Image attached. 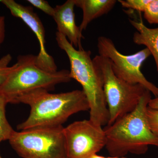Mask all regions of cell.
<instances>
[{"mask_svg":"<svg viewBox=\"0 0 158 158\" xmlns=\"http://www.w3.org/2000/svg\"><path fill=\"white\" fill-rule=\"evenodd\" d=\"M0 2L9 9L13 16L22 20L37 37L40 47V51L36 59L37 65L49 72L57 71V67L53 58L49 55L46 50L45 29L41 20L34 12L33 8L23 6L14 0H0Z\"/></svg>","mask_w":158,"mask_h":158,"instance_id":"obj_9","label":"cell"},{"mask_svg":"<svg viewBox=\"0 0 158 158\" xmlns=\"http://www.w3.org/2000/svg\"><path fill=\"white\" fill-rule=\"evenodd\" d=\"M93 60L102 76L109 114L107 125H110L133 112L147 89L140 84H130L116 77L106 58L97 55Z\"/></svg>","mask_w":158,"mask_h":158,"instance_id":"obj_5","label":"cell"},{"mask_svg":"<svg viewBox=\"0 0 158 158\" xmlns=\"http://www.w3.org/2000/svg\"><path fill=\"white\" fill-rule=\"evenodd\" d=\"M11 60L12 56L9 54L5 55L0 59V85L6 81L9 73L14 68V65L9 66Z\"/></svg>","mask_w":158,"mask_h":158,"instance_id":"obj_15","label":"cell"},{"mask_svg":"<svg viewBox=\"0 0 158 158\" xmlns=\"http://www.w3.org/2000/svg\"><path fill=\"white\" fill-rule=\"evenodd\" d=\"M146 115L150 128L158 137V110L148 106Z\"/></svg>","mask_w":158,"mask_h":158,"instance_id":"obj_17","label":"cell"},{"mask_svg":"<svg viewBox=\"0 0 158 158\" xmlns=\"http://www.w3.org/2000/svg\"><path fill=\"white\" fill-rule=\"evenodd\" d=\"M143 12L148 22L158 24V0H151Z\"/></svg>","mask_w":158,"mask_h":158,"instance_id":"obj_14","label":"cell"},{"mask_svg":"<svg viewBox=\"0 0 158 158\" xmlns=\"http://www.w3.org/2000/svg\"><path fill=\"white\" fill-rule=\"evenodd\" d=\"M151 99V93L146 90L133 112L104 127L106 139L105 147L111 156L144 154L150 145L158 148V137L150 128L146 115Z\"/></svg>","mask_w":158,"mask_h":158,"instance_id":"obj_2","label":"cell"},{"mask_svg":"<svg viewBox=\"0 0 158 158\" xmlns=\"http://www.w3.org/2000/svg\"><path fill=\"white\" fill-rule=\"evenodd\" d=\"M68 158H85L106 146L104 128L88 120L75 121L64 128Z\"/></svg>","mask_w":158,"mask_h":158,"instance_id":"obj_8","label":"cell"},{"mask_svg":"<svg viewBox=\"0 0 158 158\" xmlns=\"http://www.w3.org/2000/svg\"><path fill=\"white\" fill-rule=\"evenodd\" d=\"M27 2L48 15L52 17L53 16L55 9L49 5L47 1L44 0H27Z\"/></svg>","mask_w":158,"mask_h":158,"instance_id":"obj_18","label":"cell"},{"mask_svg":"<svg viewBox=\"0 0 158 158\" xmlns=\"http://www.w3.org/2000/svg\"><path fill=\"white\" fill-rule=\"evenodd\" d=\"M97 47L98 55L109 60L116 77L130 84H140L155 97H158V87L149 81L141 71L142 64L151 55L148 49L132 55H124L117 50L112 40L104 36L98 37Z\"/></svg>","mask_w":158,"mask_h":158,"instance_id":"obj_7","label":"cell"},{"mask_svg":"<svg viewBox=\"0 0 158 158\" xmlns=\"http://www.w3.org/2000/svg\"><path fill=\"white\" fill-rule=\"evenodd\" d=\"M130 23L137 30L133 35V42L148 49L154 59L158 73V27L149 28L142 21L129 19Z\"/></svg>","mask_w":158,"mask_h":158,"instance_id":"obj_12","label":"cell"},{"mask_svg":"<svg viewBox=\"0 0 158 158\" xmlns=\"http://www.w3.org/2000/svg\"><path fill=\"white\" fill-rule=\"evenodd\" d=\"M56 38L59 47L68 56L71 78L81 85L90 108L89 119L95 124L106 126L109 122V114L104 91L103 80L100 70L90 57L91 52L84 49H77L59 32L56 33Z\"/></svg>","mask_w":158,"mask_h":158,"instance_id":"obj_3","label":"cell"},{"mask_svg":"<svg viewBox=\"0 0 158 158\" xmlns=\"http://www.w3.org/2000/svg\"><path fill=\"white\" fill-rule=\"evenodd\" d=\"M37 56H19L14 67L6 81L0 85V95L8 103L14 104L20 96L33 90L44 89L50 91L55 86L71 80L69 71L62 69L51 73L37 65Z\"/></svg>","mask_w":158,"mask_h":158,"instance_id":"obj_4","label":"cell"},{"mask_svg":"<svg viewBox=\"0 0 158 158\" xmlns=\"http://www.w3.org/2000/svg\"><path fill=\"white\" fill-rule=\"evenodd\" d=\"M85 158H126L125 157H105L103 156H101L98 155L97 154H95L89 156Z\"/></svg>","mask_w":158,"mask_h":158,"instance_id":"obj_21","label":"cell"},{"mask_svg":"<svg viewBox=\"0 0 158 158\" xmlns=\"http://www.w3.org/2000/svg\"><path fill=\"white\" fill-rule=\"evenodd\" d=\"M6 36V23L4 16H0V48L5 40Z\"/></svg>","mask_w":158,"mask_h":158,"instance_id":"obj_19","label":"cell"},{"mask_svg":"<svg viewBox=\"0 0 158 158\" xmlns=\"http://www.w3.org/2000/svg\"><path fill=\"white\" fill-rule=\"evenodd\" d=\"M74 0H68L62 5H57L53 18L57 30L69 42L78 49H82L81 40L84 39L82 31L76 23Z\"/></svg>","mask_w":158,"mask_h":158,"instance_id":"obj_10","label":"cell"},{"mask_svg":"<svg viewBox=\"0 0 158 158\" xmlns=\"http://www.w3.org/2000/svg\"><path fill=\"white\" fill-rule=\"evenodd\" d=\"M76 6L83 11V19L79 26L85 31L94 20L110 12L118 1L116 0H74Z\"/></svg>","mask_w":158,"mask_h":158,"instance_id":"obj_11","label":"cell"},{"mask_svg":"<svg viewBox=\"0 0 158 158\" xmlns=\"http://www.w3.org/2000/svg\"><path fill=\"white\" fill-rule=\"evenodd\" d=\"M151 0H118L123 8L144 12Z\"/></svg>","mask_w":158,"mask_h":158,"instance_id":"obj_16","label":"cell"},{"mask_svg":"<svg viewBox=\"0 0 158 158\" xmlns=\"http://www.w3.org/2000/svg\"><path fill=\"white\" fill-rule=\"evenodd\" d=\"M0 158H3L2 157V156H1V154H0Z\"/></svg>","mask_w":158,"mask_h":158,"instance_id":"obj_22","label":"cell"},{"mask_svg":"<svg viewBox=\"0 0 158 158\" xmlns=\"http://www.w3.org/2000/svg\"><path fill=\"white\" fill-rule=\"evenodd\" d=\"M62 126L14 131L9 140L23 158H68Z\"/></svg>","mask_w":158,"mask_h":158,"instance_id":"obj_6","label":"cell"},{"mask_svg":"<svg viewBox=\"0 0 158 158\" xmlns=\"http://www.w3.org/2000/svg\"><path fill=\"white\" fill-rule=\"evenodd\" d=\"M7 104L6 99L0 95V143L9 140L14 131L6 118V108Z\"/></svg>","mask_w":158,"mask_h":158,"instance_id":"obj_13","label":"cell"},{"mask_svg":"<svg viewBox=\"0 0 158 158\" xmlns=\"http://www.w3.org/2000/svg\"><path fill=\"white\" fill-rule=\"evenodd\" d=\"M17 103L28 105L31 108L28 117L17 126L21 131L62 126L72 115L90 110L85 94L80 90L52 94L38 89L20 96L15 102Z\"/></svg>","mask_w":158,"mask_h":158,"instance_id":"obj_1","label":"cell"},{"mask_svg":"<svg viewBox=\"0 0 158 158\" xmlns=\"http://www.w3.org/2000/svg\"><path fill=\"white\" fill-rule=\"evenodd\" d=\"M148 106L152 109L158 110V97L152 98L148 103Z\"/></svg>","mask_w":158,"mask_h":158,"instance_id":"obj_20","label":"cell"}]
</instances>
